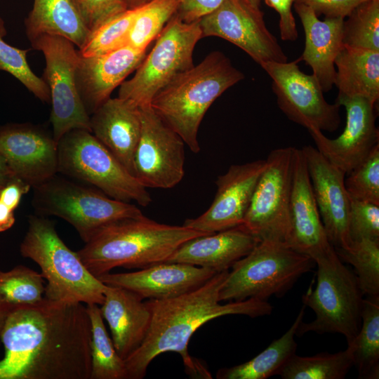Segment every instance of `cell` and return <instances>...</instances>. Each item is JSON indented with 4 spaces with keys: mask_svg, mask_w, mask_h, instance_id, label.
<instances>
[{
    "mask_svg": "<svg viewBox=\"0 0 379 379\" xmlns=\"http://www.w3.org/2000/svg\"><path fill=\"white\" fill-rule=\"evenodd\" d=\"M339 258L354 267L364 295H379V241L361 239L347 248H334Z\"/></svg>",
    "mask_w": 379,
    "mask_h": 379,
    "instance_id": "obj_35",
    "label": "cell"
},
{
    "mask_svg": "<svg viewBox=\"0 0 379 379\" xmlns=\"http://www.w3.org/2000/svg\"><path fill=\"white\" fill-rule=\"evenodd\" d=\"M305 305H303L293 324L280 338L273 340L262 352L251 360L218 371V379H266L279 375L288 360L296 354L298 345L295 335L302 321Z\"/></svg>",
    "mask_w": 379,
    "mask_h": 379,
    "instance_id": "obj_29",
    "label": "cell"
},
{
    "mask_svg": "<svg viewBox=\"0 0 379 379\" xmlns=\"http://www.w3.org/2000/svg\"><path fill=\"white\" fill-rule=\"evenodd\" d=\"M351 242L361 239L379 241V206L351 199L349 218Z\"/></svg>",
    "mask_w": 379,
    "mask_h": 379,
    "instance_id": "obj_40",
    "label": "cell"
},
{
    "mask_svg": "<svg viewBox=\"0 0 379 379\" xmlns=\"http://www.w3.org/2000/svg\"><path fill=\"white\" fill-rule=\"evenodd\" d=\"M244 78L223 53L213 51L161 88L150 106L190 150L197 153L201 149L198 130L206 112L219 96Z\"/></svg>",
    "mask_w": 379,
    "mask_h": 379,
    "instance_id": "obj_4",
    "label": "cell"
},
{
    "mask_svg": "<svg viewBox=\"0 0 379 379\" xmlns=\"http://www.w3.org/2000/svg\"><path fill=\"white\" fill-rule=\"evenodd\" d=\"M0 154L15 176L35 187L58 172V142L32 124L0 126Z\"/></svg>",
    "mask_w": 379,
    "mask_h": 379,
    "instance_id": "obj_17",
    "label": "cell"
},
{
    "mask_svg": "<svg viewBox=\"0 0 379 379\" xmlns=\"http://www.w3.org/2000/svg\"><path fill=\"white\" fill-rule=\"evenodd\" d=\"M90 128L133 175V155L141 130L139 107L119 97L109 98L90 116Z\"/></svg>",
    "mask_w": 379,
    "mask_h": 379,
    "instance_id": "obj_26",
    "label": "cell"
},
{
    "mask_svg": "<svg viewBox=\"0 0 379 379\" xmlns=\"http://www.w3.org/2000/svg\"><path fill=\"white\" fill-rule=\"evenodd\" d=\"M139 110L141 130L133 175L146 188H172L185 175V143L150 105Z\"/></svg>",
    "mask_w": 379,
    "mask_h": 379,
    "instance_id": "obj_14",
    "label": "cell"
},
{
    "mask_svg": "<svg viewBox=\"0 0 379 379\" xmlns=\"http://www.w3.org/2000/svg\"><path fill=\"white\" fill-rule=\"evenodd\" d=\"M91 326L81 302L44 299L11 307L0 379H91Z\"/></svg>",
    "mask_w": 379,
    "mask_h": 379,
    "instance_id": "obj_1",
    "label": "cell"
},
{
    "mask_svg": "<svg viewBox=\"0 0 379 379\" xmlns=\"http://www.w3.org/2000/svg\"><path fill=\"white\" fill-rule=\"evenodd\" d=\"M90 32L128 8L123 0H72Z\"/></svg>",
    "mask_w": 379,
    "mask_h": 379,
    "instance_id": "obj_41",
    "label": "cell"
},
{
    "mask_svg": "<svg viewBox=\"0 0 379 379\" xmlns=\"http://www.w3.org/2000/svg\"><path fill=\"white\" fill-rule=\"evenodd\" d=\"M86 305L91 326V379H127L125 361L109 337L98 305Z\"/></svg>",
    "mask_w": 379,
    "mask_h": 379,
    "instance_id": "obj_31",
    "label": "cell"
},
{
    "mask_svg": "<svg viewBox=\"0 0 379 379\" xmlns=\"http://www.w3.org/2000/svg\"><path fill=\"white\" fill-rule=\"evenodd\" d=\"M265 166V160L230 166L215 181L217 191L210 207L182 225L212 234L241 225Z\"/></svg>",
    "mask_w": 379,
    "mask_h": 379,
    "instance_id": "obj_18",
    "label": "cell"
},
{
    "mask_svg": "<svg viewBox=\"0 0 379 379\" xmlns=\"http://www.w3.org/2000/svg\"><path fill=\"white\" fill-rule=\"evenodd\" d=\"M216 273L188 264L164 262L131 272H108L98 279L105 285L134 292L143 300H162L193 291Z\"/></svg>",
    "mask_w": 379,
    "mask_h": 379,
    "instance_id": "obj_21",
    "label": "cell"
},
{
    "mask_svg": "<svg viewBox=\"0 0 379 379\" xmlns=\"http://www.w3.org/2000/svg\"><path fill=\"white\" fill-rule=\"evenodd\" d=\"M305 32V48L299 58L312 69L324 92L334 86L335 60L343 46L344 18H326L324 20L313 10L302 4L294 3Z\"/></svg>",
    "mask_w": 379,
    "mask_h": 379,
    "instance_id": "obj_23",
    "label": "cell"
},
{
    "mask_svg": "<svg viewBox=\"0 0 379 379\" xmlns=\"http://www.w3.org/2000/svg\"><path fill=\"white\" fill-rule=\"evenodd\" d=\"M299 61L267 62L261 66L272 80L279 109L307 130L335 131L341 122L340 106L326 100L317 79L302 72Z\"/></svg>",
    "mask_w": 379,
    "mask_h": 379,
    "instance_id": "obj_13",
    "label": "cell"
},
{
    "mask_svg": "<svg viewBox=\"0 0 379 379\" xmlns=\"http://www.w3.org/2000/svg\"><path fill=\"white\" fill-rule=\"evenodd\" d=\"M138 8L127 9L90 32L84 45L79 48V54L84 57L95 56L125 45Z\"/></svg>",
    "mask_w": 379,
    "mask_h": 379,
    "instance_id": "obj_38",
    "label": "cell"
},
{
    "mask_svg": "<svg viewBox=\"0 0 379 379\" xmlns=\"http://www.w3.org/2000/svg\"><path fill=\"white\" fill-rule=\"evenodd\" d=\"M294 147L272 150L256 184L241 226L259 241L286 242L290 229V202L292 189Z\"/></svg>",
    "mask_w": 379,
    "mask_h": 379,
    "instance_id": "obj_11",
    "label": "cell"
},
{
    "mask_svg": "<svg viewBox=\"0 0 379 379\" xmlns=\"http://www.w3.org/2000/svg\"><path fill=\"white\" fill-rule=\"evenodd\" d=\"M201 38L199 21L187 22L175 14L157 37L134 76L120 85L118 97L138 107L150 105L161 88L194 66L193 51Z\"/></svg>",
    "mask_w": 379,
    "mask_h": 379,
    "instance_id": "obj_10",
    "label": "cell"
},
{
    "mask_svg": "<svg viewBox=\"0 0 379 379\" xmlns=\"http://www.w3.org/2000/svg\"><path fill=\"white\" fill-rule=\"evenodd\" d=\"M20 246V254L34 261L46 281L44 298L58 302L102 305L106 285L85 267L58 234L52 221L31 215Z\"/></svg>",
    "mask_w": 379,
    "mask_h": 379,
    "instance_id": "obj_5",
    "label": "cell"
},
{
    "mask_svg": "<svg viewBox=\"0 0 379 379\" xmlns=\"http://www.w3.org/2000/svg\"><path fill=\"white\" fill-rule=\"evenodd\" d=\"M251 3L256 7L260 8V0H249Z\"/></svg>",
    "mask_w": 379,
    "mask_h": 379,
    "instance_id": "obj_50",
    "label": "cell"
},
{
    "mask_svg": "<svg viewBox=\"0 0 379 379\" xmlns=\"http://www.w3.org/2000/svg\"><path fill=\"white\" fill-rule=\"evenodd\" d=\"M152 0H123L128 9L140 7Z\"/></svg>",
    "mask_w": 379,
    "mask_h": 379,
    "instance_id": "obj_48",
    "label": "cell"
},
{
    "mask_svg": "<svg viewBox=\"0 0 379 379\" xmlns=\"http://www.w3.org/2000/svg\"><path fill=\"white\" fill-rule=\"evenodd\" d=\"M45 279L41 273L23 265L0 270V306L34 304L44 299Z\"/></svg>",
    "mask_w": 379,
    "mask_h": 379,
    "instance_id": "obj_34",
    "label": "cell"
},
{
    "mask_svg": "<svg viewBox=\"0 0 379 379\" xmlns=\"http://www.w3.org/2000/svg\"><path fill=\"white\" fill-rule=\"evenodd\" d=\"M32 187L22 179L14 177L0 190V201L15 211L22 197Z\"/></svg>",
    "mask_w": 379,
    "mask_h": 379,
    "instance_id": "obj_45",
    "label": "cell"
},
{
    "mask_svg": "<svg viewBox=\"0 0 379 379\" xmlns=\"http://www.w3.org/2000/svg\"><path fill=\"white\" fill-rule=\"evenodd\" d=\"M366 0H295L311 8L316 15L326 18H347L359 4Z\"/></svg>",
    "mask_w": 379,
    "mask_h": 379,
    "instance_id": "obj_42",
    "label": "cell"
},
{
    "mask_svg": "<svg viewBox=\"0 0 379 379\" xmlns=\"http://www.w3.org/2000/svg\"><path fill=\"white\" fill-rule=\"evenodd\" d=\"M315 266L312 258L286 242L262 240L229 270L219 291V301L281 298Z\"/></svg>",
    "mask_w": 379,
    "mask_h": 379,
    "instance_id": "obj_6",
    "label": "cell"
},
{
    "mask_svg": "<svg viewBox=\"0 0 379 379\" xmlns=\"http://www.w3.org/2000/svg\"><path fill=\"white\" fill-rule=\"evenodd\" d=\"M199 22L202 37L225 39L242 49L260 66L267 62L288 60L278 40L267 29L263 13L249 0H223Z\"/></svg>",
    "mask_w": 379,
    "mask_h": 379,
    "instance_id": "obj_15",
    "label": "cell"
},
{
    "mask_svg": "<svg viewBox=\"0 0 379 379\" xmlns=\"http://www.w3.org/2000/svg\"><path fill=\"white\" fill-rule=\"evenodd\" d=\"M338 96L379 99V51L343 45L335 60Z\"/></svg>",
    "mask_w": 379,
    "mask_h": 379,
    "instance_id": "obj_27",
    "label": "cell"
},
{
    "mask_svg": "<svg viewBox=\"0 0 379 379\" xmlns=\"http://www.w3.org/2000/svg\"><path fill=\"white\" fill-rule=\"evenodd\" d=\"M14 177L15 175L0 154V190Z\"/></svg>",
    "mask_w": 379,
    "mask_h": 379,
    "instance_id": "obj_47",
    "label": "cell"
},
{
    "mask_svg": "<svg viewBox=\"0 0 379 379\" xmlns=\"http://www.w3.org/2000/svg\"><path fill=\"white\" fill-rule=\"evenodd\" d=\"M228 272H218L201 286L179 296L145 301L151 312L150 326L140 346L124 360L127 379L143 378L152 361L166 352L178 353L190 375H206L187 349L199 327L229 314L255 318L272 313V306L267 300L256 298L220 304L219 291Z\"/></svg>",
    "mask_w": 379,
    "mask_h": 379,
    "instance_id": "obj_2",
    "label": "cell"
},
{
    "mask_svg": "<svg viewBox=\"0 0 379 379\" xmlns=\"http://www.w3.org/2000/svg\"><path fill=\"white\" fill-rule=\"evenodd\" d=\"M312 189L328 241L334 247L347 248L351 199L345 185V173L330 163L317 148H302Z\"/></svg>",
    "mask_w": 379,
    "mask_h": 379,
    "instance_id": "obj_19",
    "label": "cell"
},
{
    "mask_svg": "<svg viewBox=\"0 0 379 379\" xmlns=\"http://www.w3.org/2000/svg\"><path fill=\"white\" fill-rule=\"evenodd\" d=\"M146 51L124 45L95 56L84 57L79 54L75 71L76 85L89 116L137 69Z\"/></svg>",
    "mask_w": 379,
    "mask_h": 379,
    "instance_id": "obj_22",
    "label": "cell"
},
{
    "mask_svg": "<svg viewBox=\"0 0 379 379\" xmlns=\"http://www.w3.org/2000/svg\"><path fill=\"white\" fill-rule=\"evenodd\" d=\"M208 234L145 216L124 218L101 228L77 253L95 277L122 267L143 269L166 262L184 242Z\"/></svg>",
    "mask_w": 379,
    "mask_h": 379,
    "instance_id": "obj_3",
    "label": "cell"
},
{
    "mask_svg": "<svg viewBox=\"0 0 379 379\" xmlns=\"http://www.w3.org/2000/svg\"><path fill=\"white\" fill-rule=\"evenodd\" d=\"M180 0H152L138 8L125 45L146 51L177 13Z\"/></svg>",
    "mask_w": 379,
    "mask_h": 379,
    "instance_id": "obj_33",
    "label": "cell"
},
{
    "mask_svg": "<svg viewBox=\"0 0 379 379\" xmlns=\"http://www.w3.org/2000/svg\"><path fill=\"white\" fill-rule=\"evenodd\" d=\"M30 42L45 58L43 79L51 94V122L55 140L58 142L62 136L73 129L91 132L90 116L76 85L79 50L67 39L54 34H41Z\"/></svg>",
    "mask_w": 379,
    "mask_h": 379,
    "instance_id": "obj_12",
    "label": "cell"
},
{
    "mask_svg": "<svg viewBox=\"0 0 379 379\" xmlns=\"http://www.w3.org/2000/svg\"><path fill=\"white\" fill-rule=\"evenodd\" d=\"M15 222L14 211L0 201V232L11 228Z\"/></svg>",
    "mask_w": 379,
    "mask_h": 379,
    "instance_id": "obj_46",
    "label": "cell"
},
{
    "mask_svg": "<svg viewBox=\"0 0 379 379\" xmlns=\"http://www.w3.org/2000/svg\"><path fill=\"white\" fill-rule=\"evenodd\" d=\"M354 366L350 347L336 353L310 357L294 354L279 375L283 379H344Z\"/></svg>",
    "mask_w": 379,
    "mask_h": 379,
    "instance_id": "obj_32",
    "label": "cell"
},
{
    "mask_svg": "<svg viewBox=\"0 0 379 379\" xmlns=\"http://www.w3.org/2000/svg\"><path fill=\"white\" fill-rule=\"evenodd\" d=\"M32 206L38 215H54L69 222L85 243L112 222L143 215L129 202L56 175L34 187Z\"/></svg>",
    "mask_w": 379,
    "mask_h": 379,
    "instance_id": "obj_9",
    "label": "cell"
},
{
    "mask_svg": "<svg viewBox=\"0 0 379 379\" xmlns=\"http://www.w3.org/2000/svg\"><path fill=\"white\" fill-rule=\"evenodd\" d=\"M6 34L4 22L0 17V70L15 77L40 100L50 102L51 94L47 84L32 72L27 61L29 50L9 45L4 40Z\"/></svg>",
    "mask_w": 379,
    "mask_h": 379,
    "instance_id": "obj_37",
    "label": "cell"
},
{
    "mask_svg": "<svg viewBox=\"0 0 379 379\" xmlns=\"http://www.w3.org/2000/svg\"><path fill=\"white\" fill-rule=\"evenodd\" d=\"M25 27L29 41L41 34H54L67 39L79 48L90 34L72 0H34Z\"/></svg>",
    "mask_w": 379,
    "mask_h": 379,
    "instance_id": "obj_28",
    "label": "cell"
},
{
    "mask_svg": "<svg viewBox=\"0 0 379 379\" xmlns=\"http://www.w3.org/2000/svg\"><path fill=\"white\" fill-rule=\"evenodd\" d=\"M258 242L257 238L239 225L189 239L182 244L166 262L208 268L218 273L229 270Z\"/></svg>",
    "mask_w": 379,
    "mask_h": 379,
    "instance_id": "obj_24",
    "label": "cell"
},
{
    "mask_svg": "<svg viewBox=\"0 0 379 379\" xmlns=\"http://www.w3.org/2000/svg\"><path fill=\"white\" fill-rule=\"evenodd\" d=\"M344 20L345 46L379 51V0H366Z\"/></svg>",
    "mask_w": 379,
    "mask_h": 379,
    "instance_id": "obj_36",
    "label": "cell"
},
{
    "mask_svg": "<svg viewBox=\"0 0 379 379\" xmlns=\"http://www.w3.org/2000/svg\"><path fill=\"white\" fill-rule=\"evenodd\" d=\"M223 0H180L176 15L183 21H199L205 15L215 11Z\"/></svg>",
    "mask_w": 379,
    "mask_h": 379,
    "instance_id": "obj_44",
    "label": "cell"
},
{
    "mask_svg": "<svg viewBox=\"0 0 379 379\" xmlns=\"http://www.w3.org/2000/svg\"><path fill=\"white\" fill-rule=\"evenodd\" d=\"M265 4L279 14L280 36L284 41H294L298 37L292 6L295 0H264Z\"/></svg>",
    "mask_w": 379,
    "mask_h": 379,
    "instance_id": "obj_43",
    "label": "cell"
},
{
    "mask_svg": "<svg viewBox=\"0 0 379 379\" xmlns=\"http://www.w3.org/2000/svg\"><path fill=\"white\" fill-rule=\"evenodd\" d=\"M335 102L346 112L345 126L336 138H327L318 129L307 130L318 151L345 173L359 165L379 144L375 125L376 103L361 96H337Z\"/></svg>",
    "mask_w": 379,
    "mask_h": 379,
    "instance_id": "obj_16",
    "label": "cell"
},
{
    "mask_svg": "<svg viewBox=\"0 0 379 379\" xmlns=\"http://www.w3.org/2000/svg\"><path fill=\"white\" fill-rule=\"evenodd\" d=\"M11 307L7 306H0V343H1V333L5 318Z\"/></svg>",
    "mask_w": 379,
    "mask_h": 379,
    "instance_id": "obj_49",
    "label": "cell"
},
{
    "mask_svg": "<svg viewBox=\"0 0 379 379\" xmlns=\"http://www.w3.org/2000/svg\"><path fill=\"white\" fill-rule=\"evenodd\" d=\"M58 172L88 182L108 197L147 206L146 187L91 132L73 129L58 142Z\"/></svg>",
    "mask_w": 379,
    "mask_h": 379,
    "instance_id": "obj_8",
    "label": "cell"
},
{
    "mask_svg": "<svg viewBox=\"0 0 379 379\" xmlns=\"http://www.w3.org/2000/svg\"><path fill=\"white\" fill-rule=\"evenodd\" d=\"M290 234L286 244L314 262L333 251L314 197L305 155L294 147L290 202Z\"/></svg>",
    "mask_w": 379,
    "mask_h": 379,
    "instance_id": "obj_20",
    "label": "cell"
},
{
    "mask_svg": "<svg viewBox=\"0 0 379 379\" xmlns=\"http://www.w3.org/2000/svg\"><path fill=\"white\" fill-rule=\"evenodd\" d=\"M345 178L351 199L379 206V144Z\"/></svg>",
    "mask_w": 379,
    "mask_h": 379,
    "instance_id": "obj_39",
    "label": "cell"
},
{
    "mask_svg": "<svg viewBox=\"0 0 379 379\" xmlns=\"http://www.w3.org/2000/svg\"><path fill=\"white\" fill-rule=\"evenodd\" d=\"M351 347L361 379L379 378V295L364 298L361 324Z\"/></svg>",
    "mask_w": 379,
    "mask_h": 379,
    "instance_id": "obj_30",
    "label": "cell"
},
{
    "mask_svg": "<svg viewBox=\"0 0 379 379\" xmlns=\"http://www.w3.org/2000/svg\"><path fill=\"white\" fill-rule=\"evenodd\" d=\"M104 295L101 314L109 326L117 352L125 360L146 337L151 312L143 299L128 289L106 285Z\"/></svg>",
    "mask_w": 379,
    "mask_h": 379,
    "instance_id": "obj_25",
    "label": "cell"
},
{
    "mask_svg": "<svg viewBox=\"0 0 379 379\" xmlns=\"http://www.w3.org/2000/svg\"><path fill=\"white\" fill-rule=\"evenodd\" d=\"M317 284L302 295V303L316 314L311 322L298 325L299 337L308 332L340 333L347 345L356 338L361 324L364 295L356 274L336 254L335 249L315 261Z\"/></svg>",
    "mask_w": 379,
    "mask_h": 379,
    "instance_id": "obj_7",
    "label": "cell"
}]
</instances>
